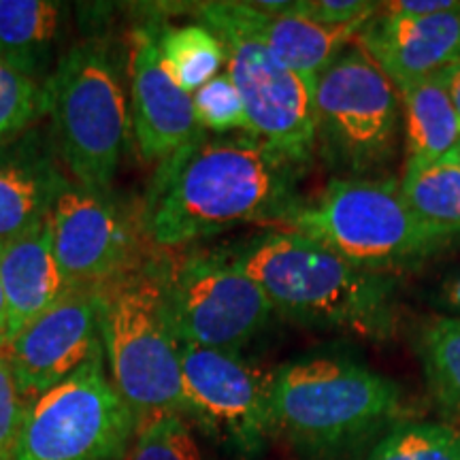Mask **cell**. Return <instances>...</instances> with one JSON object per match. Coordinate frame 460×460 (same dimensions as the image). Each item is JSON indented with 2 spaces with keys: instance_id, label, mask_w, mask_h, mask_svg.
<instances>
[{
  "instance_id": "obj_27",
  "label": "cell",
  "mask_w": 460,
  "mask_h": 460,
  "mask_svg": "<svg viewBox=\"0 0 460 460\" xmlns=\"http://www.w3.org/2000/svg\"><path fill=\"white\" fill-rule=\"evenodd\" d=\"M192 105L197 124L203 132L209 130L217 132V135H226V132L241 130L243 135H250L243 101H241L237 85L233 84L226 68L220 75H216L211 82H207L203 88L194 92Z\"/></svg>"
},
{
  "instance_id": "obj_29",
  "label": "cell",
  "mask_w": 460,
  "mask_h": 460,
  "mask_svg": "<svg viewBox=\"0 0 460 460\" xmlns=\"http://www.w3.org/2000/svg\"><path fill=\"white\" fill-rule=\"evenodd\" d=\"M26 399L20 393L13 371L0 358V460H11L24 422Z\"/></svg>"
},
{
  "instance_id": "obj_31",
  "label": "cell",
  "mask_w": 460,
  "mask_h": 460,
  "mask_svg": "<svg viewBox=\"0 0 460 460\" xmlns=\"http://www.w3.org/2000/svg\"><path fill=\"white\" fill-rule=\"evenodd\" d=\"M441 301L456 314V318H460V271L446 279L444 288H441Z\"/></svg>"
},
{
  "instance_id": "obj_13",
  "label": "cell",
  "mask_w": 460,
  "mask_h": 460,
  "mask_svg": "<svg viewBox=\"0 0 460 460\" xmlns=\"http://www.w3.org/2000/svg\"><path fill=\"white\" fill-rule=\"evenodd\" d=\"M54 254L68 288H102L135 269V233L109 199L66 181L51 207Z\"/></svg>"
},
{
  "instance_id": "obj_5",
  "label": "cell",
  "mask_w": 460,
  "mask_h": 460,
  "mask_svg": "<svg viewBox=\"0 0 460 460\" xmlns=\"http://www.w3.org/2000/svg\"><path fill=\"white\" fill-rule=\"evenodd\" d=\"M279 230L318 241L354 267L390 275L427 261L447 241L424 226L399 181L339 177L312 203H298Z\"/></svg>"
},
{
  "instance_id": "obj_1",
  "label": "cell",
  "mask_w": 460,
  "mask_h": 460,
  "mask_svg": "<svg viewBox=\"0 0 460 460\" xmlns=\"http://www.w3.org/2000/svg\"><path fill=\"white\" fill-rule=\"evenodd\" d=\"M296 171L254 137L203 132L160 163L143 230L154 245L180 250L239 224L279 228L301 203Z\"/></svg>"
},
{
  "instance_id": "obj_14",
  "label": "cell",
  "mask_w": 460,
  "mask_h": 460,
  "mask_svg": "<svg viewBox=\"0 0 460 460\" xmlns=\"http://www.w3.org/2000/svg\"><path fill=\"white\" fill-rule=\"evenodd\" d=\"M132 128L146 160H166L203 135L192 94L172 82L158 54L156 32L141 28L132 45Z\"/></svg>"
},
{
  "instance_id": "obj_24",
  "label": "cell",
  "mask_w": 460,
  "mask_h": 460,
  "mask_svg": "<svg viewBox=\"0 0 460 460\" xmlns=\"http://www.w3.org/2000/svg\"><path fill=\"white\" fill-rule=\"evenodd\" d=\"M367 460H460V429L446 422H399Z\"/></svg>"
},
{
  "instance_id": "obj_28",
  "label": "cell",
  "mask_w": 460,
  "mask_h": 460,
  "mask_svg": "<svg viewBox=\"0 0 460 460\" xmlns=\"http://www.w3.org/2000/svg\"><path fill=\"white\" fill-rule=\"evenodd\" d=\"M292 13H298L322 26H349L377 15L379 3L371 0H295Z\"/></svg>"
},
{
  "instance_id": "obj_21",
  "label": "cell",
  "mask_w": 460,
  "mask_h": 460,
  "mask_svg": "<svg viewBox=\"0 0 460 460\" xmlns=\"http://www.w3.org/2000/svg\"><path fill=\"white\" fill-rule=\"evenodd\" d=\"M402 199L424 226L447 241L460 237V164L456 154L420 169H405Z\"/></svg>"
},
{
  "instance_id": "obj_11",
  "label": "cell",
  "mask_w": 460,
  "mask_h": 460,
  "mask_svg": "<svg viewBox=\"0 0 460 460\" xmlns=\"http://www.w3.org/2000/svg\"><path fill=\"white\" fill-rule=\"evenodd\" d=\"M186 418L239 456L254 458L275 435V371L239 352L180 343Z\"/></svg>"
},
{
  "instance_id": "obj_7",
  "label": "cell",
  "mask_w": 460,
  "mask_h": 460,
  "mask_svg": "<svg viewBox=\"0 0 460 460\" xmlns=\"http://www.w3.org/2000/svg\"><path fill=\"white\" fill-rule=\"evenodd\" d=\"M197 13L226 49V73L243 101L250 137L295 169L307 166L318 152L315 84L281 65L239 20L233 0L203 3Z\"/></svg>"
},
{
  "instance_id": "obj_33",
  "label": "cell",
  "mask_w": 460,
  "mask_h": 460,
  "mask_svg": "<svg viewBox=\"0 0 460 460\" xmlns=\"http://www.w3.org/2000/svg\"><path fill=\"white\" fill-rule=\"evenodd\" d=\"M9 343V331H7V303H4L3 286H0V354L7 348Z\"/></svg>"
},
{
  "instance_id": "obj_12",
  "label": "cell",
  "mask_w": 460,
  "mask_h": 460,
  "mask_svg": "<svg viewBox=\"0 0 460 460\" xmlns=\"http://www.w3.org/2000/svg\"><path fill=\"white\" fill-rule=\"evenodd\" d=\"M99 288H68L48 312L11 339L7 360L26 402L65 382L102 349Z\"/></svg>"
},
{
  "instance_id": "obj_34",
  "label": "cell",
  "mask_w": 460,
  "mask_h": 460,
  "mask_svg": "<svg viewBox=\"0 0 460 460\" xmlns=\"http://www.w3.org/2000/svg\"><path fill=\"white\" fill-rule=\"evenodd\" d=\"M456 158H458V164H460V146H458V149H456Z\"/></svg>"
},
{
  "instance_id": "obj_22",
  "label": "cell",
  "mask_w": 460,
  "mask_h": 460,
  "mask_svg": "<svg viewBox=\"0 0 460 460\" xmlns=\"http://www.w3.org/2000/svg\"><path fill=\"white\" fill-rule=\"evenodd\" d=\"M156 43L172 82L188 94H194L226 68V49L203 24L164 28L156 32Z\"/></svg>"
},
{
  "instance_id": "obj_20",
  "label": "cell",
  "mask_w": 460,
  "mask_h": 460,
  "mask_svg": "<svg viewBox=\"0 0 460 460\" xmlns=\"http://www.w3.org/2000/svg\"><path fill=\"white\" fill-rule=\"evenodd\" d=\"M60 24V3L0 0V60L34 79L48 65Z\"/></svg>"
},
{
  "instance_id": "obj_3",
  "label": "cell",
  "mask_w": 460,
  "mask_h": 460,
  "mask_svg": "<svg viewBox=\"0 0 460 460\" xmlns=\"http://www.w3.org/2000/svg\"><path fill=\"white\" fill-rule=\"evenodd\" d=\"M402 410L393 379L348 358L320 356L275 371V435L309 458H331L394 427Z\"/></svg>"
},
{
  "instance_id": "obj_32",
  "label": "cell",
  "mask_w": 460,
  "mask_h": 460,
  "mask_svg": "<svg viewBox=\"0 0 460 460\" xmlns=\"http://www.w3.org/2000/svg\"><path fill=\"white\" fill-rule=\"evenodd\" d=\"M441 77H444L447 94H450L454 107H456V111L460 115V62L456 66L447 68V71L441 75Z\"/></svg>"
},
{
  "instance_id": "obj_6",
  "label": "cell",
  "mask_w": 460,
  "mask_h": 460,
  "mask_svg": "<svg viewBox=\"0 0 460 460\" xmlns=\"http://www.w3.org/2000/svg\"><path fill=\"white\" fill-rule=\"evenodd\" d=\"M45 102L62 163L79 186L109 194L128 137V111L105 45L68 49L45 84Z\"/></svg>"
},
{
  "instance_id": "obj_8",
  "label": "cell",
  "mask_w": 460,
  "mask_h": 460,
  "mask_svg": "<svg viewBox=\"0 0 460 460\" xmlns=\"http://www.w3.org/2000/svg\"><path fill=\"white\" fill-rule=\"evenodd\" d=\"M399 128V90L356 37L315 82L318 152L331 169L362 177L388 163Z\"/></svg>"
},
{
  "instance_id": "obj_15",
  "label": "cell",
  "mask_w": 460,
  "mask_h": 460,
  "mask_svg": "<svg viewBox=\"0 0 460 460\" xmlns=\"http://www.w3.org/2000/svg\"><path fill=\"white\" fill-rule=\"evenodd\" d=\"M362 49L396 90L444 75L460 62V7L424 17L373 15L358 34Z\"/></svg>"
},
{
  "instance_id": "obj_10",
  "label": "cell",
  "mask_w": 460,
  "mask_h": 460,
  "mask_svg": "<svg viewBox=\"0 0 460 460\" xmlns=\"http://www.w3.org/2000/svg\"><path fill=\"white\" fill-rule=\"evenodd\" d=\"M137 422L113 388L102 349L65 382L26 402L11 460H119Z\"/></svg>"
},
{
  "instance_id": "obj_2",
  "label": "cell",
  "mask_w": 460,
  "mask_h": 460,
  "mask_svg": "<svg viewBox=\"0 0 460 460\" xmlns=\"http://www.w3.org/2000/svg\"><path fill=\"white\" fill-rule=\"evenodd\" d=\"M233 258L286 318L369 339L394 329L393 275L354 267L318 241L275 228Z\"/></svg>"
},
{
  "instance_id": "obj_17",
  "label": "cell",
  "mask_w": 460,
  "mask_h": 460,
  "mask_svg": "<svg viewBox=\"0 0 460 460\" xmlns=\"http://www.w3.org/2000/svg\"><path fill=\"white\" fill-rule=\"evenodd\" d=\"M0 286L7 303L9 341L68 290L54 254L49 217L0 250Z\"/></svg>"
},
{
  "instance_id": "obj_26",
  "label": "cell",
  "mask_w": 460,
  "mask_h": 460,
  "mask_svg": "<svg viewBox=\"0 0 460 460\" xmlns=\"http://www.w3.org/2000/svg\"><path fill=\"white\" fill-rule=\"evenodd\" d=\"M43 111H48L45 88L0 60V143L20 135Z\"/></svg>"
},
{
  "instance_id": "obj_23",
  "label": "cell",
  "mask_w": 460,
  "mask_h": 460,
  "mask_svg": "<svg viewBox=\"0 0 460 460\" xmlns=\"http://www.w3.org/2000/svg\"><path fill=\"white\" fill-rule=\"evenodd\" d=\"M420 358L430 393L460 418V318L444 315L429 322L420 337Z\"/></svg>"
},
{
  "instance_id": "obj_25",
  "label": "cell",
  "mask_w": 460,
  "mask_h": 460,
  "mask_svg": "<svg viewBox=\"0 0 460 460\" xmlns=\"http://www.w3.org/2000/svg\"><path fill=\"white\" fill-rule=\"evenodd\" d=\"M130 460H205L188 418L166 413L139 424Z\"/></svg>"
},
{
  "instance_id": "obj_30",
  "label": "cell",
  "mask_w": 460,
  "mask_h": 460,
  "mask_svg": "<svg viewBox=\"0 0 460 460\" xmlns=\"http://www.w3.org/2000/svg\"><path fill=\"white\" fill-rule=\"evenodd\" d=\"M460 7L458 0H390L379 3V13L393 17H424Z\"/></svg>"
},
{
  "instance_id": "obj_19",
  "label": "cell",
  "mask_w": 460,
  "mask_h": 460,
  "mask_svg": "<svg viewBox=\"0 0 460 460\" xmlns=\"http://www.w3.org/2000/svg\"><path fill=\"white\" fill-rule=\"evenodd\" d=\"M399 99L405 130V169H420L456 154L460 115L441 75L399 90Z\"/></svg>"
},
{
  "instance_id": "obj_16",
  "label": "cell",
  "mask_w": 460,
  "mask_h": 460,
  "mask_svg": "<svg viewBox=\"0 0 460 460\" xmlns=\"http://www.w3.org/2000/svg\"><path fill=\"white\" fill-rule=\"evenodd\" d=\"M239 20L267 45L281 65L315 84L320 73L354 41L369 22L349 26H322L292 13L290 3H234Z\"/></svg>"
},
{
  "instance_id": "obj_18",
  "label": "cell",
  "mask_w": 460,
  "mask_h": 460,
  "mask_svg": "<svg viewBox=\"0 0 460 460\" xmlns=\"http://www.w3.org/2000/svg\"><path fill=\"white\" fill-rule=\"evenodd\" d=\"M65 183L34 137L0 146V250L48 220Z\"/></svg>"
},
{
  "instance_id": "obj_4",
  "label": "cell",
  "mask_w": 460,
  "mask_h": 460,
  "mask_svg": "<svg viewBox=\"0 0 460 460\" xmlns=\"http://www.w3.org/2000/svg\"><path fill=\"white\" fill-rule=\"evenodd\" d=\"M101 343L113 388L135 416H186L180 341L166 318L156 262L137 264L99 288Z\"/></svg>"
},
{
  "instance_id": "obj_9",
  "label": "cell",
  "mask_w": 460,
  "mask_h": 460,
  "mask_svg": "<svg viewBox=\"0 0 460 460\" xmlns=\"http://www.w3.org/2000/svg\"><path fill=\"white\" fill-rule=\"evenodd\" d=\"M154 262L180 343L239 352L271 318V303L233 254L177 252Z\"/></svg>"
}]
</instances>
